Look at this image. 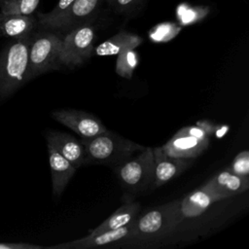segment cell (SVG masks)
<instances>
[{
    "mask_svg": "<svg viewBox=\"0 0 249 249\" xmlns=\"http://www.w3.org/2000/svg\"><path fill=\"white\" fill-rule=\"evenodd\" d=\"M75 0H58L56 5L53 7L52 11L49 13H38L37 14V20L38 24L45 29H48L49 26L55 20L57 19L62 13L74 2Z\"/></svg>",
    "mask_w": 249,
    "mask_h": 249,
    "instance_id": "22",
    "label": "cell"
},
{
    "mask_svg": "<svg viewBox=\"0 0 249 249\" xmlns=\"http://www.w3.org/2000/svg\"><path fill=\"white\" fill-rule=\"evenodd\" d=\"M47 144L53 146L75 168L89 163L88 155L82 142L69 133L50 130L46 134Z\"/></svg>",
    "mask_w": 249,
    "mask_h": 249,
    "instance_id": "10",
    "label": "cell"
},
{
    "mask_svg": "<svg viewBox=\"0 0 249 249\" xmlns=\"http://www.w3.org/2000/svg\"><path fill=\"white\" fill-rule=\"evenodd\" d=\"M154 181L153 188L160 187L182 174L191 164L192 160L174 158L166 155L161 147L153 148Z\"/></svg>",
    "mask_w": 249,
    "mask_h": 249,
    "instance_id": "9",
    "label": "cell"
},
{
    "mask_svg": "<svg viewBox=\"0 0 249 249\" xmlns=\"http://www.w3.org/2000/svg\"><path fill=\"white\" fill-rule=\"evenodd\" d=\"M209 139H199L176 132L161 149L170 157L193 160L202 154L209 146Z\"/></svg>",
    "mask_w": 249,
    "mask_h": 249,
    "instance_id": "12",
    "label": "cell"
},
{
    "mask_svg": "<svg viewBox=\"0 0 249 249\" xmlns=\"http://www.w3.org/2000/svg\"><path fill=\"white\" fill-rule=\"evenodd\" d=\"M96 30L93 22L69 30L61 37L59 63L74 67L84 63L93 53Z\"/></svg>",
    "mask_w": 249,
    "mask_h": 249,
    "instance_id": "6",
    "label": "cell"
},
{
    "mask_svg": "<svg viewBox=\"0 0 249 249\" xmlns=\"http://www.w3.org/2000/svg\"><path fill=\"white\" fill-rule=\"evenodd\" d=\"M0 1H1V0H0Z\"/></svg>",
    "mask_w": 249,
    "mask_h": 249,
    "instance_id": "27",
    "label": "cell"
},
{
    "mask_svg": "<svg viewBox=\"0 0 249 249\" xmlns=\"http://www.w3.org/2000/svg\"><path fill=\"white\" fill-rule=\"evenodd\" d=\"M142 42L143 39L140 36L123 30L99 44L93 49V53L99 56L115 55L124 50L135 49Z\"/></svg>",
    "mask_w": 249,
    "mask_h": 249,
    "instance_id": "18",
    "label": "cell"
},
{
    "mask_svg": "<svg viewBox=\"0 0 249 249\" xmlns=\"http://www.w3.org/2000/svg\"><path fill=\"white\" fill-rule=\"evenodd\" d=\"M1 36H2V34H1V32H0V37H1Z\"/></svg>",
    "mask_w": 249,
    "mask_h": 249,
    "instance_id": "26",
    "label": "cell"
},
{
    "mask_svg": "<svg viewBox=\"0 0 249 249\" xmlns=\"http://www.w3.org/2000/svg\"><path fill=\"white\" fill-rule=\"evenodd\" d=\"M46 248L40 245H34L23 242H0V249H42Z\"/></svg>",
    "mask_w": 249,
    "mask_h": 249,
    "instance_id": "24",
    "label": "cell"
},
{
    "mask_svg": "<svg viewBox=\"0 0 249 249\" xmlns=\"http://www.w3.org/2000/svg\"><path fill=\"white\" fill-rule=\"evenodd\" d=\"M116 72L126 79L132 77L133 71L138 64V55L134 49H127L117 54Z\"/></svg>",
    "mask_w": 249,
    "mask_h": 249,
    "instance_id": "20",
    "label": "cell"
},
{
    "mask_svg": "<svg viewBox=\"0 0 249 249\" xmlns=\"http://www.w3.org/2000/svg\"><path fill=\"white\" fill-rule=\"evenodd\" d=\"M53 118L72 129L81 138H91L107 130L100 120L84 111L60 109L53 113Z\"/></svg>",
    "mask_w": 249,
    "mask_h": 249,
    "instance_id": "8",
    "label": "cell"
},
{
    "mask_svg": "<svg viewBox=\"0 0 249 249\" xmlns=\"http://www.w3.org/2000/svg\"><path fill=\"white\" fill-rule=\"evenodd\" d=\"M47 146L52 174L53 194L54 196H59L63 193L65 187L76 172L77 168H75L53 146L49 144H47Z\"/></svg>",
    "mask_w": 249,
    "mask_h": 249,
    "instance_id": "14",
    "label": "cell"
},
{
    "mask_svg": "<svg viewBox=\"0 0 249 249\" xmlns=\"http://www.w3.org/2000/svg\"><path fill=\"white\" fill-rule=\"evenodd\" d=\"M31 35L12 39L0 53V100L12 95L28 81Z\"/></svg>",
    "mask_w": 249,
    "mask_h": 249,
    "instance_id": "1",
    "label": "cell"
},
{
    "mask_svg": "<svg viewBox=\"0 0 249 249\" xmlns=\"http://www.w3.org/2000/svg\"><path fill=\"white\" fill-rule=\"evenodd\" d=\"M224 199L222 196L202 185L180 200V212L184 219L203 214L214 202Z\"/></svg>",
    "mask_w": 249,
    "mask_h": 249,
    "instance_id": "13",
    "label": "cell"
},
{
    "mask_svg": "<svg viewBox=\"0 0 249 249\" xmlns=\"http://www.w3.org/2000/svg\"><path fill=\"white\" fill-rule=\"evenodd\" d=\"M154 166L153 148L145 147L137 155L115 165L114 170L123 187L136 193L152 187Z\"/></svg>",
    "mask_w": 249,
    "mask_h": 249,
    "instance_id": "5",
    "label": "cell"
},
{
    "mask_svg": "<svg viewBox=\"0 0 249 249\" xmlns=\"http://www.w3.org/2000/svg\"><path fill=\"white\" fill-rule=\"evenodd\" d=\"M38 25L33 15H16L0 13V32L2 36L12 39L29 36Z\"/></svg>",
    "mask_w": 249,
    "mask_h": 249,
    "instance_id": "16",
    "label": "cell"
},
{
    "mask_svg": "<svg viewBox=\"0 0 249 249\" xmlns=\"http://www.w3.org/2000/svg\"><path fill=\"white\" fill-rule=\"evenodd\" d=\"M139 212H140L139 202L133 199H128L124 201L104 222H102L92 231H89V233H97V232L116 230V229L128 226L136 219Z\"/></svg>",
    "mask_w": 249,
    "mask_h": 249,
    "instance_id": "17",
    "label": "cell"
},
{
    "mask_svg": "<svg viewBox=\"0 0 249 249\" xmlns=\"http://www.w3.org/2000/svg\"><path fill=\"white\" fill-rule=\"evenodd\" d=\"M184 220L180 200L160 204L138 215L132 223L129 238L159 240L172 234Z\"/></svg>",
    "mask_w": 249,
    "mask_h": 249,
    "instance_id": "2",
    "label": "cell"
},
{
    "mask_svg": "<svg viewBox=\"0 0 249 249\" xmlns=\"http://www.w3.org/2000/svg\"><path fill=\"white\" fill-rule=\"evenodd\" d=\"M204 185L222 196L223 198H227L247 191L249 188V177L239 176L226 169L214 175Z\"/></svg>",
    "mask_w": 249,
    "mask_h": 249,
    "instance_id": "15",
    "label": "cell"
},
{
    "mask_svg": "<svg viewBox=\"0 0 249 249\" xmlns=\"http://www.w3.org/2000/svg\"><path fill=\"white\" fill-rule=\"evenodd\" d=\"M147 0H111L109 6L119 15L132 17L139 13Z\"/></svg>",
    "mask_w": 249,
    "mask_h": 249,
    "instance_id": "21",
    "label": "cell"
},
{
    "mask_svg": "<svg viewBox=\"0 0 249 249\" xmlns=\"http://www.w3.org/2000/svg\"><path fill=\"white\" fill-rule=\"evenodd\" d=\"M104 1H105V2H106V4H108V5H109V3L111 2V0H104Z\"/></svg>",
    "mask_w": 249,
    "mask_h": 249,
    "instance_id": "25",
    "label": "cell"
},
{
    "mask_svg": "<svg viewBox=\"0 0 249 249\" xmlns=\"http://www.w3.org/2000/svg\"><path fill=\"white\" fill-rule=\"evenodd\" d=\"M133 223V222H132ZM132 223L128 226L105 231L97 233H89L87 236L76 239L73 241H67L65 243H60L54 246H51L49 248L52 249H90L95 247L104 246L110 243H114L120 241L124 238H129L131 234Z\"/></svg>",
    "mask_w": 249,
    "mask_h": 249,
    "instance_id": "11",
    "label": "cell"
},
{
    "mask_svg": "<svg viewBox=\"0 0 249 249\" xmlns=\"http://www.w3.org/2000/svg\"><path fill=\"white\" fill-rule=\"evenodd\" d=\"M231 172L243 176H249V152L247 150L240 152L233 159L231 166L228 168Z\"/></svg>",
    "mask_w": 249,
    "mask_h": 249,
    "instance_id": "23",
    "label": "cell"
},
{
    "mask_svg": "<svg viewBox=\"0 0 249 249\" xmlns=\"http://www.w3.org/2000/svg\"><path fill=\"white\" fill-rule=\"evenodd\" d=\"M80 141L86 149L89 163L113 166L145 149L144 146L108 130L91 138H81Z\"/></svg>",
    "mask_w": 249,
    "mask_h": 249,
    "instance_id": "3",
    "label": "cell"
},
{
    "mask_svg": "<svg viewBox=\"0 0 249 249\" xmlns=\"http://www.w3.org/2000/svg\"><path fill=\"white\" fill-rule=\"evenodd\" d=\"M104 0H75L50 26L49 30L69 31L77 26L93 22Z\"/></svg>",
    "mask_w": 249,
    "mask_h": 249,
    "instance_id": "7",
    "label": "cell"
},
{
    "mask_svg": "<svg viewBox=\"0 0 249 249\" xmlns=\"http://www.w3.org/2000/svg\"><path fill=\"white\" fill-rule=\"evenodd\" d=\"M60 48L61 37L53 30L43 28L32 33L29 44L28 81L58 67Z\"/></svg>",
    "mask_w": 249,
    "mask_h": 249,
    "instance_id": "4",
    "label": "cell"
},
{
    "mask_svg": "<svg viewBox=\"0 0 249 249\" xmlns=\"http://www.w3.org/2000/svg\"><path fill=\"white\" fill-rule=\"evenodd\" d=\"M40 0H1L0 13L16 15H32Z\"/></svg>",
    "mask_w": 249,
    "mask_h": 249,
    "instance_id": "19",
    "label": "cell"
}]
</instances>
